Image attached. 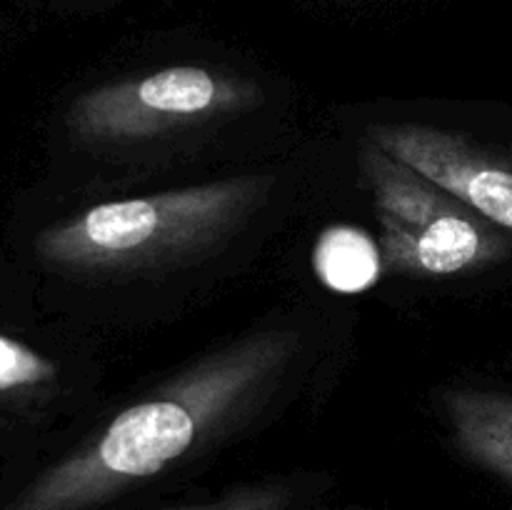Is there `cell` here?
<instances>
[{
    "instance_id": "1",
    "label": "cell",
    "mask_w": 512,
    "mask_h": 510,
    "mask_svg": "<svg viewBox=\"0 0 512 510\" xmlns=\"http://www.w3.org/2000/svg\"><path fill=\"white\" fill-rule=\"evenodd\" d=\"M290 333L228 345L120 410L93 440L45 470L3 510H88L155 478L233 418L288 363Z\"/></svg>"
},
{
    "instance_id": "2",
    "label": "cell",
    "mask_w": 512,
    "mask_h": 510,
    "mask_svg": "<svg viewBox=\"0 0 512 510\" xmlns=\"http://www.w3.org/2000/svg\"><path fill=\"white\" fill-rule=\"evenodd\" d=\"M260 175L100 203L43 230L35 243L45 263L80 273H113L175 263L238 228L265 198Z\"/></svg>"
},
{
    "instance_id": "3",
    "label": "cell",
    "mask_w": 512,
    "mask_h": 510,
    "mask_svg": "<svg viewBox=\"0 0 512 510\" xmlns=\"http://www.w3.org/2000/svg\"><path fill=\"white\" fill-rule=\"evenodd\" d=\"M365 175L380 220L385 270L448 278L508 258L510 243L483 215L370 140Z\"/></svg>"
},
{
    "instance_id": "4",
    "label": "cell",
    "mask_w": 512,
    "mask_h": 510,
    "mask_svg": "<svg viewBox=\"0 0 512 510\" xmlns=\"http://www.w3.org/2000/svg\"><path fill=\"white\" fill-rule=\"evenodd\" d=\"M255 98L253 85L233 75L200 65H173L80 95L70 108L68 125L83 143H135L238 113Z\"/></svg>"
},
{
    "instance_id": "5",
    "label": "cell",
    "mask_w": 512,
    "mask_h": 510,
    "mask_svg": "<svg viewBox=\"0 0 512 510\" xmlns=\"http://www.w3.org/2000/svg\"><path fill=\"white\" fill-rule=\"evenodd\" d=\"M370 140L490 223L512 230V163L465 135L430 125H378Z\"/></svg>"
},
{
    "instance_id": "6",
    "label": "cell",
    "mask_w": 512,
    "mask_h": 510,
    "mask_svg": "<svg viewBox=\"0 0 512 510\" xmlns=\"http://www.w3.org/2000/svg\"><path fill=\"white\" fill-rule=\"evenodd\" d=\"M443 410L465 458L512 483V395L448 390Z\"/></svg>"
},
{
    "instance_id": "7",
    "label": "cell",
    "mask_w": 512,
    "mask_h": 510,
    "mask_svg": "<svg viewBox=\"0 0 512 510\" xmlns=\"http://www.w3.org/2000/svg\"><path fill=\"white\" fill-rule=\"evenodd\" d=\"M313 268L320 283L340 295H360L383 275V250L365 230L333 225L320 233L313 248Z\"/></svg>"
},
{
    "instance_id": "8",
    "label": "cell",
    "mask_w": 512,
    "mask_h": 510,
    "mask_svg": "<svg viewBox=\"0 0 512 510\" xmlns=\"http://www.w3.org/2000/svg\"><path fill=\"white\" fill-rule=\"evenodd\" d=\"M55 373L58 368L53 360L0 333V393L45 385L55 378Z\"/></svg>"
},
{
    "instance_id": "9",
    "label": "cell",
    "mask_w": 512,
    "mask_h": 510,
    "mask_svg": "<svg viewBox=\"0 0 512 510\" xmlns=\"http://www.w3.org/2000/svg\"><path fill=\"white\" fill-rule=\"evenodd\" d=\"M290 505V490L283 485H243L208 503L180 505L175 510H285Z\"/></svg>"
}]
</instances>
